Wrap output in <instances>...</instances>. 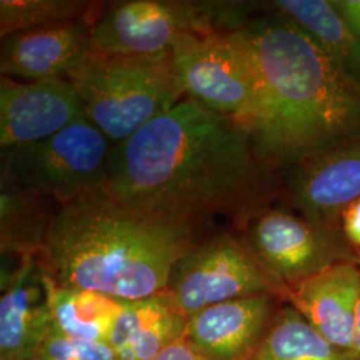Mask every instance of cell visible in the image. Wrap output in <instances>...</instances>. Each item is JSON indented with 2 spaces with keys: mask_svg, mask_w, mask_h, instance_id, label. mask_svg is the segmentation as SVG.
Instances as JSON below:
<instances>
[{
  "mask_svg": "<svg viewBox=\"0 0 360 360\" xmlns=\"http://www.w3.org/2000/svg\"><path fill=\"white\" fill-rule=\"evenodd\" d=\"M51 328L49 276L38 257L1 270L0 359H34Z\"/></svg>",
  "mask_w": 360,
  "mask_h": 360,
  "instance_id": "12",
  "label": "cell"
},
{
  "mask_svg": "<svg viewBox=\"0 0 360 360\" xmlns=\"http://www.w3.org/2000/svg\"><path fill=\"white\" fill-rule=\"evenodd\" d=\"M49 287L53 330L77 340L108 345L114 324L127 300L90 290L63 287L50 276Z\"/></svg>",
  "mask_w": 360,
  "mask_h": 360,
  "instance_id": "18",
  "label": "cell"
},
{
  "mask_svg": "<svg viewBox=\"0 0 360 360\" xmlns=\"http://www.w3.org/2000/svg\"><path fill=\"white\" fill-rule=\"evenodd\" d=\"M67 79L77 90L84 116L112 146L127 141L186 99L172 52L153 56H107L94 52Z\"/></svg>",
  "mask_w": 360,
  "mask_h": 360,
  "instance_id": "4",
  "label": "cell"
},
{
  "mask_svg": "<svg viewBox=\"0 0 360 360\" xmlns=\"http://www.w3.org/2000/svg\"><path fill=\"white\" fill-rule=\"evenodd\" d=\"M187 318L167 291L127 300L116 319L108 345L117 360H151L183 339Z\"/></svg>",
  "mask_w": 360,
  "mask_h": 360,
  "instance_id": "16",
  "label": "cell"
},
{
  "mask_svg": "<svg viewBox=\"0 0 360 360\" xmlns=\"http://www.w3.org/2000/svg\"><path fill=\"white\" fill-rule=\"evenodd\" d=\"M200 233L129 210L101 188L60 206L37 257L59 285L136 300L166 291L174 263Z\"/></svg>",
  "mask_w": 360,
  "mask_h": 360,
  "instance_id": "3",
  "label": "cell"
},
{
  "mask_svg": "<svg viewBox=\"0 0 360 360\" xmlns=\"http://www.w3.org/2000/svg\"><path fill=\"white\" fill-rule=\"evenodd\" d=\"M82 19L30 28L1 38V77L25 82L63 79L95 52L92 25Z\"/></svg>",
  "mask_w": 360,
  "mask_h": 360,
  "instance_id": "11",
  "label": "cell"
},
{
  "mask_svg": "<svg viewBox=\"0 0 360 360\" xmlns=\"http://www.w3.org/2000/svg\"><path fill=\"white\" fill-rule=\"evenodd\" d=\"M172 62L186 98L254 127L260 114L257 72L240 30L181 40Z\"/></svg>",
  "mask_w": 360,
  "mask_h": 360,
  "instance_id": "7",
  "label": "cell"
},
{
  "mask_svg": "<svg viewBox=\"0 0 360 360\" xmlns=\"http://www.w3.org/2000/svg\"><path fill=\"white\" fill-rule=\"evenodd\" d=\"M166 291L187 319L232 299L262 294L285 297L245 242L227 231L208 233L184 251L171 269Z\"/></svg>",
  "mask_w": 360,
  "mask_h": 360,
  "instance_id": "8",
  "label": "cell"
},
{
  "mask_svg": "<svg viewBox=\"0 0 360 360\" xmlns=\"http://www.w3.org/2000/svg\"><path fill=\"white\" fill-rule=\"evenodd\" d=\"M240 35L260 90L251 139L267 165L299 163L359 134V84L304 30L276 13Z\"/></svg>",
  "mask_w": 360,
  "mask_h": 360,
  "instance_id": "2",
  "label": "cell"
},
{
  "mask_svg": "<svg viewBox=\"0 0 360 360\" xmlns=\"http://www.w3.org/2000/svg\"><path fill=\"white\" fill-rule=\"evenodd\" d=\"M151 360H206L200 355H198L193 348L190 347L184 339H180L178 342L172 343L171 346L165 348L162 352H159L154 359Z\"/></svg>",
  "mask_w": 360,
  "mask_h": 360,
  "instance_id": "24",
  "label": "cell"
},
{
  "mask_svg": "<svg viewBox=\"0 0 360 360\" xmlns=\"http://www.w3.org/2000/svg\"><path fill=\"white\" fill-rule=\"evenodd\" d=\"M248 360H360L354 351L331 345L291 304L276 311Z\"/></svg>",
  "mask_w": 360,
  "mask_h": 360,
  "instance_id": "20",
  "label": "cell"
},
{
  "mask_svg": "<svg viewBox=\"0 0 360 360\" xmlns=\"http://www.w3.org/2000/svg\"><path fill=\"white\" fill-rule=\"evenodd\" d=\"M297 165L288 183L290 200L309 223L330 231L360 199V142L338 146Z\"/></svg>",
  "mask_w": 360,
  "mask_h": 360,
  "instance_id": "14",
  "label": "cell"
},
{
  "mask_svg": "<svg viewBox=\"0 0 360 360\" xmlns=\"http://www.w3.org/2000/svg\"><path fill=\"white\" fill-rule=\"evenodd\" d=\"M342 221L348 240L360 247V199L351 203L345 210Z\"/></svg>",
  "mask_w": 360,
  "mask_h": 360,
  "instance_id": "23",
  "label": "cell"
},
{
  "mask_svg": "<svg viewBox=\"0 0 360 360\" xmlns=\"http://www.w3.org/2000/svg\"><path fill=\"white\" fill-rule=\"evenodd\" d=\"M82 117L83 104L67 77L38 82L0 79L1 153L50 138Z\"/></svg>",
  "mask_w": 360,
  "mask_h": 360,
  "instance_id": "10",
  "label": "cell"
},
{
  "mask_svg": "<svg viewBox=\"0 0 360 360\" xmlns=\"http://www.w3.org/2000/svg\"><path fill=\"white\" fill-rule=\"evenodd\" d=\"M245 245L285 294L288 288L342 260L328 230L278 208H264L250 220Z\"/></svg>",
  "mask_w": 360,
  "mask_h": 360,
  "instance_id": "9",
  "label": "cell"
},
{
  "mask_svg": "<svg viewBox=\"0 0 360 360\" xmlns=\"http://www.w3.org/2000/svg\"><path fill=\"white\" fill-rule=\"evenodd\" d=\"M285 299L326 340L355 352L360 263L339 260L288 288Z\"/></svg>",
  "mask_w": 360,
  "mask_h": 360,
  "instance_id": "15",
  "label": "cell"
},
{
  "mask_svg": "<svg viewBox=\"0 0 360 360\" xmlns=\"http://www.w3.org/2000/svg\"><path fill=\"white\" fill-rule=\"evenodd\" d=\"M333 3L348 27L360 39V0H340Z\"/></svg>",
  "mask_w": 360,
  "mask_h": 360,
  "instance_id": "25",
  "label": "cell"
},
{
  "mask_svg": "<svg viewBox=\"0 0 360 360\" xmlns=\"http://www.w3.org/2000/svg\"><path fill=\"white\" fill-rule=\"evenodd\" d=\"M32 360H117L107 343L77 340L51 328L39 345Z\"/></svg>",
  "mask_w": 360,
  "mask_h": 360,
  "instance_id": "22",
  "label": "cell"
},
{
  "mask_svg": "<svg viewBox=\"0 0 360 360\" xmlns=\"http://www.w3.org/2000/svg\"><path fill=\"white\" fill-rule=\"evenodd\" d=\"M242 8L239 3L207 0L104 3L92 25L94 50L107 56L167 53L184 39L242 30Z\"/></svg>",
  "mask_w": 360,
  "mask_h": 360,
  "instance_id": "5",
  "label": "cell"
},
{
  "mask_svg": "<svg viewBox=\"0 0 360 360\" xmlns=\"http://www.w3.org/2000/svg\"><path fill=\"white\" fill-rule=\"evenodd\" d=\"M267 165L250 129L190 98L111 150L103 190L129 210L203 231L263 211Z\"/></svg>",
  "mask_w": 360,
  "mask_h": 360,
  "instance_id": "1",
  "label": "cell"
},
{
  "mask_svg": "<svg viewBox=\"0 0 360 360\" xmlns=\"http://www.w3.org/2000/svg\"><path fill=\"white\" fill-rule=\"evenodd\" d=\"M360 263V262H359ZM354 349L360 355V299L356 312V323H355V338H354Z\"/></svg>",
  "mask_w": 360,
  "mask_h": 360,
  "instance_id": "26",
  "label": "cell"
},
{
  "mask_svg": "<svg viewBox=\"0 0 360 360\" xmlns=\"http://www.w3.org/2000/svg\"><path fill=\"white\" fill-rule=\"evenodd\" d=\"M112 147L84 116L50 138L1 153L0 172L65 206L103 188Z\"/></svg>",
  "mask_w": 360,
  "mask_h": 360,
  "instance_id": "6",
  "label": "cell"
},
{
  "mask_svg": "<svg viewBox=\"0 0 360 360\" xmlns=\"http://www.w3.org/2000/svg\"><path fill=\"white\" fill-rule=\"evenodd\" d=\"M103 4L86 0H1L0 38L55 23L82 19L95 20Z\"/></svg>",
  "mask_w": 360,
  "mask_h": 360,
  "instance_id": "21",
  "label": "cell"
},
{
  "mask_svg": "<svg viewBox=\"0 0 360 360\" xmlns=\"http://www.w3.org/2000/svg\"><path fill=\"white\" fill-rule=\"evenodd\" d=\"M278 296H245L210 306L187 319L184 342L206 360H248L278 309Z\"/></svg>",
  "mask_w": 360,
  "mask_h": 360,
  "instance_id": "13",
  "label": "cell"
},
{
  "mask_svg": "<svg viewBox=\"0 0 360 360\" xmlns=\"http://www.w3.org/2000/svg\"><path fill=\"white\" fill-rule=\"evenodd\" d=\"M272 8L315 39L340 70L360 86V39L333 1L279 0L272 3Z\"/></svg>",
  "mask_w": 360,
  "mask_h": 360,
  "instance_id": "19",
  "label": "cell"
},
{
  "mask_svg": "<svg viewBox=\"0 0 360 360\" xmlns=\"http://www.w3.org/2000/svg\"><path fill=\"white\" fill-rule=\"evenodd\" d=\"M0 360H6V359H0Z\"/></svg>",
  "mask_w": 360,
  "mask_h": 360,
  "instance_id": "27",
  "label": "cell"
},
{
  "mask_svg": "<svg viewBox=\"0 0 360 360\" xmlns=\"http://www.w3.org/2000/svg\"><path fill=\"white\" fill-rule=\"evenodd\" d=\"M60 205L0 172L1 257H38Z\"/></svg>",
  "mask_w": 360,
  "mask_h": 360,
  "instance_id": "17",
  "label": "cell"
}]
</instances>
